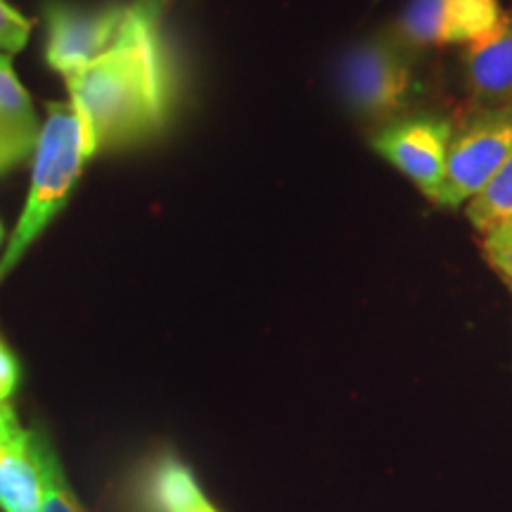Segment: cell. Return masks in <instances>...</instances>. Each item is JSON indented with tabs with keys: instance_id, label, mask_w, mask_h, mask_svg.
<instances>
[{
	"instance_id": "cell-1",
	"label": "cell",
	"mask_w": 512,
	"mask_h": 512,
	"mask_svg": "<svg viewBox=\"0 0 512 512\" xmlns=\"http://www.w3.org/2000/svg\"><path fill=\"white\" fill-rule=\"evenodd\" d=\"M67 83L88 157L157 131L169 110V74L150 3L124 12L112 48Z\"/></svg>"
},
{
	"instance_id": "cell-2",
	"label": "cell",
	"mask_w": 512,
	"mask_h": 512,
	"mask_svg": "<svg viewBox=\"0 0 512 512\" xmlns=\"http://www.w3.org/2000/svg\"><path fill=\"white\" fill-rule=\"evenodd\" d=\"M86 159L91 157L83 145L79 114L72 105H62V102L50 105L46 124L38 133L36 164L27 204H24L22 219L12 233L10 245L0 259V283L15 271L27 249L41 238L43 230L67 204Z\"/></svg>"
},
{
	"instance_id": "cell-3",
	"label": "cell",
	"mask_w": 512,
	"mask_h": 512,
	"mask_svg": "<svg viewBox=\"0 0 512 512\" xmlns=\"http://www.w3.org/2000/svg\"><path fill=\"white\" fill-rule=\"evenodd\" d=\"M342 91L354 114L384 124L411 110L422 86L408 46L394 36H373L344 57Z\"/></svg>"
},
{
	"instance_id": "cell-4",
	"label": "cell",
	"mask_w": 512,
	"mask_h": 512,
	"mask_svg": "<svg viewBox=\"0 0 512 512\" xmlns=\"http://www.w3.org/2000/svg\"><path fill=\"white\" fill-rule=\"evenodd\" d=\"M512 159V100L479 107L453 126L439 207H465Z\"/></svg>"
},
{
	"instance_id": "cell-5",
	"label": "cell",
	"mask_w": 512,
	"mask_h": 512,
	"mask_svg": "<svg viewBox=\"0 0 512 512\" xmlns=\"http://www.w3.org/2000/svg\"><path fill=\"white\" fill-rule=\"evenodd\" d=\"M453 124L437 114H401L370 136V147L418 188L427 200L437 202L446 181L448 147Z\"/></svg>"
},
{
	"instance_id": "cell-6",
	"label": "cell",
	"mask_w": 512,
	"mask_h": 512,
	"mask_svg": "<svg viewBox=\"0 0 512 512\" xmlns=\"http://www.w3.org/2000/svg\"><path fill=\"white\" fill-rule=\"evenodd\" d=\"M498 0H411L396 19V36L408 48L470 46L501 22Z\"/></svg>"
},
{
	"instance_id": "cell-7",
	"label": "cell",
	"mask_w": 512,
	"mask_h": 512,
	"mask_svg": "<svg viewBox=\"0 0 512 512\" xmlns=\"http://www.w3.org/2000/svg\"><path fill=\"white\" fill-rule=\"evenodd\" d=\"M124 10L74 8L67 3H48L46 8V60L55 72L79 74L117 41Z\"/></svg>"
},
{
	"instance_id": "cell-8",
	"label": "cell",
	"mask_w": 512,
	"mask_h": 512,
	"mask_svg": "<svg viewBox=\"0 0 512 512\" xmlns=\"http://www.w3.org/2000/svg\"><path fill=\"white\" fill-rule=\"evenodd\" d=\"M43 489L36 430H27L10 403H0V510L41 512Z\"/></svg>"
},
{
	"instance_id": "cell-9",
	"label": "cell",
	"mask_w": 512,
	"mask_h": 512,
	"mask_svg": "<svg viewBox=\"0 0 512 512\" xmlns=\"http://www.w3.org/2000/svg\"><path fill=\"white\" fill-rule=\"evenodd\" d=\"M463 69L470 93L482 107L512 100V10L489 34L463 50Z\"/></svg>"
},
{
	"instance_id": "cell-10",
	"label": "cell",
	"mask_w": 512,
	"mask_h": 512,
	"mask_svg": "<svg viewBox=\"0 0 512 512\" xmlns=\"http://www.w3.org/2000/svg\"><path fill=\"white\" fill-rule=\"evenodd\" d=\"M36 112L12 62L0 55V174L24 162L36 147Z\"/></svg>"
},
{
	"instance_id": "cell-11",
	"label": "cell",
	"mask_w": 512,
	"mask_h": 512,
	"mask_svg": "<svg viewBox=\"0 0 512 512\" xmlns=\"http://www.w3.org/2000/svg\"><path fill=\"white\" fill-rule=\"evenodd\" d=\"M150 489L159 512H219L188 467L174 458H166L155 467Z\"/></svg>"
},
{
	"instance_id": "cell-12",
	"label": "cell",
	"mask_w": 512,
	"mask_h": 512,
	"mask_svg": "<svg viewBox=\"0 0 512 512\" xmlns=\"http://www.w3.org/2000/svg\"><path fill=\"white\" fill-rule=\"evenodd\" d=\"M467 221L479 233H489L498 223L512 216V159L465 204Z\"/></svg>"
},
{
	"instance_id": "cell-13",
	"label": "cell",
	"mask_w": 512,
	"mask_h": 512,
	"mask_svg": "<svg viewBox=\"0 0 512 512\" xmlns=\"http://www.w3.org/2000/svg\"><path fill=\"white\" fill-rule=\"evenodd\" d=\"M36 456L38 467H41L43 489L41 512H86L72 486H69L67 477H64L60 458H57L50 441L41 432H36Z\"/></svg>"
},
{
	"instance_id": "cell-14",
	"label": "cell",
	"mask_w": 512,
	"mask_h": 512,
	"mask_svg": "<svg viewBox=\"0 0 512 512\" xmlns=\"http://www.w3.org/2000/svg\"><path fill=\"white\" fill-rule=\"evenodd\" d=\"M482 249L491 268L512 283V216L484 233Z\"/></svg>"
},
{
	"instance_id": "cell-15",
	"label": "cell",
	"mask_w": 512,
	"mask_h": 512,
	"mask_svg": "<svg viewBox=\"0 0 512 512\" xmlns=\"http://www.w3.org/2000/svg\"><path fill=\"white\" fill-rule=\"evenodd\" d=\"M31 34L29 19L17 12L12 5L0 0V50L17 53L27 46Z\"/></svg>"
},
{
	"instance_id": "cell-16",
	"label": "cell",
	"mask_w": 512,
	"mask_h": 512,
	"mask_svg": "<svg viewBox=\"0 0 512 512\" xmlns=\"http://www.w3.org/2000/svg\"><path fill=\"white\" fill-rule=\"evenodd\" d=\"M19 380H22L19 358L8 347V342L0 337V403L10 401V396L19 389Z\"/></svg>"
},
{
	"instance_id": "cell-17",
	"label": "cell",
	"mask_w": 512,
	"mask_h": 512,
	"mask_svg": "<svg viewBox=\"0 0 512 512\" xmlns=\"http://www.w3.org/2000/svg\"><path fill=\"white\" fill-rule=\"evenodd\" d=\"M0 240H3V226H0Z\"/></svg>"
}]
</instances>
